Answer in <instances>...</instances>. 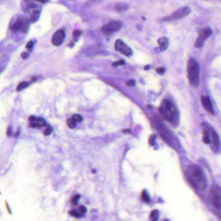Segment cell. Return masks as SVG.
Segmentation results:
<instances>
[{"mask_svg": "<svg viewBox=\"0 0 221 221\" xmlns=\"http://www.w3.org/2000/svg\"><path fill=\"white\" fill-rule=\"evenodd\" d=\"M188 78L194 87H197L199 83V66L194 59H190L187 66Z\"/></svg>", "mask_w": 221, "mask_h": 221, "instance_id": "cell-2", "label": "cell"}, {"mask_svg": "<svg viewBox=\"0 0 221 221\" xmlns=\"http://www.w3.org/2000/svg\"><path fill=\"white\" fill-rule=\"evenodd\" d=\"M165 69L164 68H159L156 69V72L159 74H163L165 72Z\"/></svg>", "mask_w": 221, "mask_h": 221, "instance_id": "cell-31", "label": "cell"}, {"mask_svg": "<svg viewBox=\"0 0 221 221\" xmlns=\"http://www.w3.org/2000/svg\"><path fill=\"white\" fill-rule=\"evenodd\" d=\"M204 44V41L201 40L200 38H197L196 42H195V47L197 48H201L203 47Z\"/></svg>", "mask_w": 221, "mask_h": 221, "instance_id": "cell-22", "label": "cell"}, {"mask_svg": "<svg viewBox=\"0 0 221 221\" xmlns=\"http://www.w3.org/2000/svg\"><path fill=\"white\" fill-rule=\"evenodd\" d=\"M158 43L159 44V49L163 51L166 50L168 46V39L166 37H161L158 40Z\"/></svg>", "mask_w": 221, "mask_h": 221, "instance_id": "cell-14", "label": "cell"}, {"mask_svg": "<svg viewBox=\"0 0 221 221\" xmlns=\"http://www.w3.org/2000/svg\"><path fill=\"white\" fill-rule=\"evenodd\" d=\"M34 44H35V41H29L28 43L27 44V45H26V48H27V49L29 52H30L31 50H33Z\"/></svg>", "mask_w": 221, "mask_h": 221, "instance_id": "cell-18", "label": "cell"}, {"mask_svg": "<svg viewBox=\"0 0 221 221\" xmlns=\"http://www.w3.org/2000/svg\"><path fill=\"white\" fill-rule=\"evenodd\" d=\"M67 124L68 127H69V128H71V129H72V128H75V125H76L75 122L74 121L72 118L69 119V120H67Z\"/></svg>", "mask_w": 221, "mask_h": 221, "instance_id": "cell-21", "label": "cell"}, {"mask_svg": "<svg viewBox=\"0 0 221 221\" xmlns=\"http://www.w3.org/2000/svg\"><path fill=\"white\" fill-rule=\"evenodd\" d=\"M11 133H12V128L10 127V126H9L7 129V135L10 136L11 135Z\"/></svg>", "mask_w": 221, "mask_h": 221, "instance_id": "cell-33", "label": "cell"}, {"mask_svg": "<svg viewBox=\"0 0 221 221\" xmlns=\"http://www.w3.org/2000/svg\"><path fill=\"white\" fill-rule=\"evenodd\" d=\"M155 135L153 134V136H151V137L150 138V140H149V142H150V145H155Z\"/></svg>", "mask_w": 221, "mask_h": 221, "instance_id": "cell-27", "label": "cell"}, {"mask_svg": "<svg viewBox=\"0 0 221 221\" xmlns=\"http://www.w3.org/2000/svg\"><path fill=\"white\" fill-rule=\"evenodd\" d=\"M31 83V82L30 81L29 82H23L22 83H20L19 85L18 86L17 88H16V90L18 91H22L25 88H27L28 86H29L30 85V83Z\"/></svg>", "mask_w": 221, "mask_h": 221, "instance_id": "cell-16", "label": "cell"}, {"mask_svg": "<svg viewBox=\"0 0 221 221\" xmlns=\"http://www.w3.org/2000/svg\"><path fill=\"white\" fill-rule=\"evenodd\" d=\"M127 85H128V86H130V87L134 86L135 85V82H134V80H130V81H129V82H127Z\"/></svg>", "mask_w": 221, "mask_h": 221, "instance_id": "cell-29", "label": "cell"}, {"mask_svg": "<svg viewBox=\"0 0 221 221\" xmlns=\"http://www.w3.org/2000/svg\"><path fill=\"white\" fill-rule=\"evenodd\" d=\"M9 27L12 30L22 31L23 33H25L29 27L28 20L24 16H16L12 20L11 23L10 24Z\"/></svg>", "mask_w": 221, "mask_h": 221, "instance_id": "cell-4", "label": "cell"}, {"mask_svg": "<svg viewBox=\"0 0 221 221\" xmlns=\"http://www.w3.org/2000/svg\"><path fill=\"white\" fill-rule=\"evenodd\" d=\"M22 57L23 59H26L28 57V54L26 53V52H23L22 54Z\"/></svg>", "mask_w": 221, "mask_h": 221, "instance_id": "cell-34", "label": "cell"}, {"mask_svg": "<svg viewBox=\"0 0 221 221\" xmlns=\"http://www.w3.org/2000/svg\"><path fill=\"white\" fill-rule=\"evenodd\" d=\"M65 38V31L64 30H58L53 34L52 38V44L55 46L61 45Z\"/></svg>", "mask_w": 221, "mask_h": 221, "instance_id": "cell-9", "label": "cell"}, {"mask_svg": "<svg viewBox=\"0 0 221 221\" xmlns=\"http://www.w3.org/2000/svg\"><path fill=\"white\" fill-rule=\"evenodd\" d=\"M125 64V61L124 60H119L118 61H116L113 63V66H122Z\"/></svg>", "mask_w": 221, "mask_h": 221, "instance_id": "cell-25", "label": "cell"}, {"mask_svg": "<svg viewBox=\"0 0 221 221\" xmlns=\"http://www.w3.org/2000/svg\"><path fill=\"white\" fill-rule=\"evenodd\" d=\"M122 25L120 21H111L109 24L105 25L101 29L102 32L106 35H110L112 33L118 31Z\"/></svg>", "mask_w": 221, "mask_h": 221, "instance_id": "cell-7", "label": "cell"}, {"mask_svg": "<svg viewBox=\"0 0 221 221\" xmlns=\"http://www.w3.org/2000/svg\"><path fill=\"white\" fill-rule=\"evenodd\" d=\"M69 213L71 215H72L73 217H79L80 216V215L79 213H78L77 212L74 211V210H71V212H69Z\"/></svg>", "mask_w": 221, "mask_h": 221, "instance_id": "cell-26", "label": "cell"}, {"mask_svg": "<svg viewBox=\"0 0 221 221\" xmlns=\"http://www.w3.org/2000/svg\"><path fill=\"white\" fill-rule=\"evenodd\" d=\"M79 210H80V212L82 213H86V208L85 207H84V206H80V207L79 208Z\"/></svg>", "mask_w": 221, "mask_h": 221, "instance_id": "cell-30", "label": "cell"}, {"mask_svg": "<svg viewBox=\"0 0 221 221\" xmlns=\"http://www.w3.org/2000/svg\"><path fill=\"white\" fill-rule=\"evenodd\" d=\"M189 13H190V9H189V8L183 7V8L178 9V10H176V12H175L173 14V17L175 19L181 18H182V17L187 16L188 14H189Z\"/></svg>", "mask_w": 221, "mask_h": 221, "instance_id": "cell-11", "label": "cell"}, {"mask_svg": "<svg viewBox=\"0 0 221 221\" xmlns=\"http://www.w3.org/2000/svg\"><path fill=\"white\" fill-rule=\"evenodd\" d=\"M72 119L75 122H80L82 121L83 118L82 117V116H80L79 114H75V115L72 116Z\"/></svg>", "mask_w": 221, "mask_h": 221, "instance_id": "cell-19", "label": "cell"}, {"mask_svg": "<svg viewBox=\"0 0 221 221\" xmlns=\"http://www.w3.org/2000/svg\"><path fill=\"white\" fill-rule=\"evenodd\" d=\"M147 108H148L149 109H153V107L151 106L150 105H148V106H147Z\"/></svg>", "mask_w": 221, "mask_h": 221, "instance_id": "cell-36", "label": "cell"}, {"mask_svg": "<svg viewBox=\"0 0 221 221\" xmlns=\"http://www.w3.org/2000/svg\"><path fill=\"white\" fill-rule=\"evenodd\" d=\"M203 131L204 134L208 136L210 144L212 145V148L215 151H218L220 148V142L219 139L217 136V134L212 128L209 126L203 125Z\"/></svg>", "mask_w": 221, "mask_h": 221, "instance_id": "cell-5", "label": "cell"}, {"mask_svg": "<svg viewBox=\"0 0 221 221\" xmlns=\"http://www.w3.org/2000/svg\"><path fill=\"white\" fill-rule=\"evenodd\" d=\"M203 142H204L205 144H210V140H209V137H208V136H206V135H205V134H204L203 139Z\"/></svg>", "mask_w": 221, "mask_h": 221, "instance_id": "cell-28", "label": "cell"}, {"mask_svg": "<svg viewBox=\"0 0 221 221\" xmlns=\"http://www.w3.org/2000/svg\"><path fill=\"white\" fill-rule=\"evenodd\" d=\"M36 1L41 3H46L47 2H48V0H36Z\"/></svg>", "mask_w": 221, "mask_h": 221, "instance_id": "cell-35", "label": "cell"}, {"mask_svg": "<svg viewBox=\"0 0 221 221\" xmlns=\"http://www.w3.org/2000/svg\"><path fill=\"white\" fill-rule=\"evenodd\" d=\"M149 67H150L149 66H146V67H144V69H145V70H147V69H149Z\"/></svg>", "mask_w": 221, "mask_h": 221, "instance_id": "cell-37", "label": "cell"}, {"mask_svg": "<svg viewBox=\"0 0 221 221\" xmlns=\"http://www.w3.org/2000/svg\"><path fill=\"white\" fill-rule=\"evenodd\" d=\"M128 8V6L127 4L121 3L117 5V6L115 7V10L117 12H123V11H125V10H127Z\"/></svg>", "mask_w": 221, "mask_h": 221, "instance_id": "cell-15", "label": "cell"}, {"mask_svg": "<svg viewBox=\"0 0 221 221\" xmlns=\"http://www.w3.org/2000/svg\"><path fill=\"white\" fill-rule=\"evenodd\" d=\"M210 198L212 204L217 209H221V190L217 186H213L210 191Z\"/></svg>", "mask_w": 221, "mask_h": 221, "instance_id": "cell-6", "label": "cell"}, {"mask_svg": "<svg viewBox=\"0 0 221 221\" xmlns=\"http://www.w3.org/2000/svg\"><path fill=\"white\" fill-rule=\"evenodd\" d=\"M115 49L125 56H130L132 55L131 49L120 39H118L115 42Z\"/></svg>", "mask_w": 221, "mask_h": 221, "instance_id": "cell-8", "label": "cell"}, {"mask_svg": "<svg viewBox=\"0 0 221 221\" xmlns=\"http://www.w3.org/2000/svg\"><path fill=\"white\" fill-rule=\"evenodd\" d=\"M141 199L145 203H149L150 202V198L147 195V194L145 193V192L144 191L142 194H141Z\"/></svg>", "mask_w": 221, "mask_h": 221, "instance_id": "cell-20", "label": "cell"}, {"mask_svg": "<svg viewBox=\"0 0 221 221\" xmlns=\"http://www.w3.org/2000/svg\"><path fill=\"white\" fill-rule=\"evenodd\" d=\"M80 195H76L74 196L72 198H71V203L74 204H77V202H78V200L80 198Z\"/></svg>", "mask_w": 221, "mask_h": 221, "instance_id": "cell-23", "label": "cell"}, {"mask_svg": "<svg viewBox=\"0 0 221 221\" xmlns=\"http://www.w3.org/2000/svg\"><path fill=\"white\" fill-rule=\"evenodd\" d=\"M51 133H52V128L50 127V125H48L47 127V128L45 129V130L44 131V135H45V136H48V135H49Z\"/></svg>", "mask_w": 221, "mask_h": 221, "instance_id": "cell-24", "label": "cell"}, {"mask_svg": "<svg viewBox=\"0 0 221 221\" xmlns=\"http://www.w3.org/2000/svg\"><path fill=\"white\" fill-rule=\"evenodd\" d=\"M187 176L191 183L199 190H204L206 182L201 167L197 165H192L187 169Z\"/></svg>", "mask_w": 221, "mask_h": 221, "instance_id": "cell-1", "label": "cell"}, {"mask_svg": "<svg viewBox=\"0 0 221 221\" xmlns=\"http://www.w3.org/2000/svg\"><path fill=\"white\" fill-rule=\"evenodd\" d=\"M201 102L204 108L210 114H213V111L212 108V106L211 102H210L209 98L208 97H202Z\"/></svg>", "mask_w": 221, "mask_h": 221, "instance_id": "cell-12", "label": "cell"}, {"mask_svg": "<svg viewBox=\"0 0 221 221\" xmlns=\"http://www.w3.org/2000/svg\"><path fill=\"white\" fill-rule=\"evenodd\" d=\"M158 215H159V212L157 210H153L150 214L151 221H156L158 220Z\"/></svg>", "mask_w": 221, "mask_h": 221, "instance_id": "cell-17", "label": "cell"}, {"mask_svg": "<svg viewBox=\"0 0 221 221\" xmlns=\"http://www.w3.org/2000/svg\"><path fill=\"white\" fill-rule=\"evenodd\" d=\"M211 34H212L211 29L209 28H205L202 29L201 32H200L198 38L204 41V40L207 39Z\"/></svg>", "mask_w": 221, "mask_h": 221, "instance_id": "cell-13", "label": "cell"}, {"mask_svg": "<svg viewBox=\"0 0 221 221\" xmlns=\"http://www.w3.org/2000/svg\"><path fill=\"white\" fill-rule=\"evenodd\" d=\"M161 115L168 122H172L175 115V108L172 103L168 100H164L159 108Z\"/></svg>", "mask_w": 221, "mask_h": 221, "instance_id": "cell-3", "label": "cell"}, {"mask_svg": "<svg viewBox=\"0 0 221 221\" xmlns=\"http://www.w3.org/2000/svg\"><path fill=\"white\" fill-rule=\"evenodd\" d=\"M29 126L32 128H39L45 125V121L44 118L30 116L29 118Z\"/></svg>", "mask_w": 221, "mask_h": 221, "instance_id": "cell-10", "label": "cell"}, {"mask_svg": "<svg viewBox=\"0 0 221 221\" xmlns=\"http://www.w3.org/2000/svg\"><path fill=\"white\" fill-rule=\"evenodd\" d=\"M82 34L81 31H80V30H75V32H74V33H73V36H74V37H75V36H79L80 34Z\"/></svg>", "mask_w": 221, "mask_h": 221, "instance_id": "cell-32", "label": "cell"}]
</instances>
